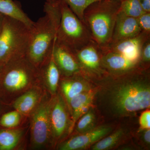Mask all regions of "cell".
<instances>
[{
	"label": "cell",
	"mask_w": 150,
	"mask_h": 150,
	"mask_svg": "<svg viewBox=\"0 0 150 150\" xmlns=\"http://www.w3.org/2000/svg\"><path fill=\"white\" fill-rule=\"evenodd\" d=\"M150 38L149 33L142 31L134 37L120 40L111 44L106 50L120 53L131 61L139 64L142 67L140 63L142 47L145 42Z\"/></svg>",
	"instance_id": "10"
},
{
	"label": "cell",
	"mask_w": 150,
	"mask_h": 150,
	"mask_svg": "<svg viewBox=\"0 0 150 150\" xmlns=\"http://www.w3.org/2000/svg\"><path fill=\"white\" fill-rule=\"evenodd\" d=\"M38 96L34 91H30L20 96L15 101L13 107L20 113L27 114L31 111L37 103Z\"/></svg>",
	"instance_id": "18"
},
{
	"label": "cell",
	"mask_w": 150,
	"mask_h": 150,
	"mask_svg": "<svg viewBox=\"0 0 150 150\" xmlns=\"http://www.w3.org/2000/svg\"><path fill=\"white\" fill-rule=\"evenodd\" d=\"M124 135V132L123 129H118L111 135L104 137L93 146L92 145L91 149L93 150L110 149L118 144Z\"/></svg>",
	"instance_id": "20"
},
{
	"label": "cell",
	"mask_w": 150,
	"mask_h": 150,
	"mask_svg": "<svg viewBox=\"0 0 150 150\" xmlns=\"http://www.w3.org/2000/svg\"><path fill=\"white\" fill-rule=\"evenodd\" d=\"M0 14L22 22L30 28L34 21L28 17L18 2L13 0H0Z\"/></svg>",
	"instance_id": "15"
},
{
	"label": "cell",
	"mask_w": 150,
	"mask_h": 150,
	"mask_svg": "<svg viewBox=\"0 0 150 150\" xmlns=\"http://www.w3.org/2000/svg\"><path fill=\"white\" fill-rule=\"evenodd\" d=\"M30 29L20 21L5 16L0 32V67L13 59L26 56Z\"/></svg>",
	"instance_id": "4"
},
{
	"label": "cell",
	"mask_w": 150,
	"mask_h": 150,
	"mask_svg": "<svg viewBox=\"0 0 150 150\" xmlns=\"http://www.w3.org/2000/svg\"><path fill=\"white\" fill-rule=\"evenodd\" d=\"M65 102L62 97L54 98L50 113L51 132L56 139L63 136L68 129L69 119Z\"/></svg>",
	"instance_id": "13"
},
{
	"label": "cell",
	"mask_w": 150,
	"mask_h": 150,
	"mask_svg": "<svg viewBox=\"0 0 150 150\" xmlns=\"http://www.w3.org/2000/svg\"><path fill=\"white\" fill-rule=\"evenodd\" d=\"M94 98L105 115L115 118L132 116L149 108L150 72L139 69L119 76L107 75L100 79Z\"/></svg>",
	"instance_id": "1"
},
{
	"label": "cell",
	"mask_w": 150,
	"mask_h": 150,
	"mask_svg": "<svg viewBox=\"0 0 150 150\" xmlns=\"http://www.w3.org/2000/svg\"><path fill=\"white\" fill-rule=\"evenodd\" d=\"M144 133L143 134V141L145 144L149 145L150 144V129H145Z\"/></svg>",
	"instance_id": "29"
},
{
	"label": "cell",
	"mask_w": 150,
	"mask_h": 150,
	"mask_svg": "<svg viewBox=\"0 0 150 150\" xmlns=\"http://www.w3.org/2000/svg\"><path fill=\"white\" fill-rule=\"evenodd\" d=\"M61 18L56 41L75 52L92 40L86 25L62 0L59 4Z\"/></svg>",
	"instance_id": "5"
},
{
	"label": "cell",
	"mask_w": 150,
	"mask_h": 150,
	"mask_svg": "<svg viewBox=\"0 0 150 150\" xmlns=\"http://www.w3.org/2000/svg\"><path fill=\"white\" fill-rule=\"evenodd\" d=\"M114 1H117L121 2L123 1V0H114Z\"/></svg>",
	"instance_id": "32"
},
{
	"label": "cell",
	"mask_w": 150,
	"mask_h": 150,
	"mask_svg": "<svg viewBox=\"0 0 150 150\" xmlns=\"http://www.w3.org/2000/svg\"><path fill=\"white\" fill-rule=\"evenodd\" d=\"M54 99L43 103L35 110L33 118L31 140L36 148L46 144L51 132L50 113Z\"/></svg>",
	"instance_id": "7"
},
{
	"label": "cell",
	"mask_w": 150,
	"mask_h": 150,
	"mask_svg": "<svg viewBox=\"0 0 150 150\" xmlns=\"http://www.w3.org/2000/svg\"><path fill=\"white\" fill-rule=\"evenodd\" d=\"M140 4L144 12H150V0H139Z\"/></svg>",
	"instance_id": "28"
},
{
	"label": "cell",
	"mask_w": 150,
	"mask_h": 150,
	"mask_svg": "<svg viewBox=\"0 0 150 150\" xmlns=\"http://www.w3.org/2000/svg\"><path fill=\"white\" fill-rule=\"evenodd\" d=\"M121 2L99 0L87 7L84 12V23L92 40L104 51L110 45Z\"/></svg>",
	"instance_id": "3"
},
{
	"label": "cell",
	"mask_w": 150,
	"mask_h": 150,
	"mask_svg": "<svg viewBox=\"0 0 150 150\" xmlns=\"http://www.w3.org/2000/svg\"><path fill=\"white\" fill-rule=\"evenodd\" d=\"M101 63L108 74L111 76H119L137 69H144L122 54L109 50L103 51Z\"/></svg>",
	"instance_id": "8"
},
{
	"label": "cell",
	"mask_w": 150,
	"mask_h": 150,
	"mask_svg": "<svg viewBox=\"0 0 150 150\" xmlns=\"http://www.w3.org/2000/svg\"><path fill=\"white\" fill-rule=\"evenodd\" d=\"M2 68V67H0V73H1V71Z\"/></svg>",
	"instance_id": "33"
},
{
	"label": "cell",
	"mask_w": 150,
	"mask_h": 150,
	"mask_svg": "<svg viewBox=\"0 0 150 150\" xmlns=\"http://www.w3.org/2000/svg\"><path fill=\"white\" fill-rule=\"evenodd\" d=\"M74 52L82 75L100 79L108 74L101 63L103 51L94 40Z\"/></svg>",
	"instance_id": "6"
},
{
	"label": "cell",
	"mask_w": 150,
	"mask_h": 150,
	"mask_svg": "<svg viewBox=\"0 0 150 150\" xmlns=\"http://www.w3.org/2000/svg\"><path fill=\"white\" fill-rule=\"evenodd\" d=\"M43 11L45 15L34 22L30 29L26 55L37 67L46 59L52 49L61 18L59 4L53 5L46 2Z\"/></svg>",
	"instance_id": "2"
},
{
	"label": "cell",
	"mask_w": 150,
	"mask_h": 150,
	"mask_svg": "<svg viewBox=\"0 0 150 150\" xmlns=\"http://www.w3.org/2000/svg\"><path fill=\"white\" fill-rule=\"evenodd\" d=\"M73 12L84 23V12L86 8L93 3L99 0H62Z\"/></svg>",
	"instance_id": "23"
},
{
	"label": "cell",
	"mask_w": 150,
	"mask_h": 150,
	"mask_svg": "<svg viewBox=\"0 0 150 150\" xmlns=\"http://www.w3.org/2000/svg\"><path fill=\"white\" fill-rule=\"evenodd\" d=\"M141 32L137 18L128 16L119 11L109 46L120 40L134 37Z\"/></svg>",
	"instance_id": "12"
},
{
	"label": "cell",
	"mask_w": 150,
	"mask_h": 150,
	"mask_svg": "<svg viewBox=\"0 0 150 150\" xmlns=\"http://www.w3.org/2000/svg\"><path fill=\"white\" fill-rule=\"evenodd\" d=\"M112 130V128L108 126L96 127L91 130L79 134L65 142L59 147V149H85L106 137Z\"/></svg>",
	"instance_id": "9"
},
{
	"label": "cell",
	"mask_w": 150,
	"mask_h": 150,
	"mask_svg": "<svg viewBox=\"0 0 150 150\" xmlns=\"http://www.w3.org/2000/svg\"><path fill=\"white\" fill-rule=\"evenodd\" d=\"M46 2L53 5L59 4L61 0H46Z\"/></svg>",
	"instance_id": "30"
},
{
	"label": "cell",
	"mask_w": 150,
	"mask_h": 150,
	"mask_svg": "<svg viewBox=\"0 0 150 150\" xmlns=\"http://www.w3.org/2000/svg\"><path fill=\"white\" fill-rule=\"evenodd\" d=\"M5 16L0 14V32L2 28L3 23H4V19Z\"/></svg>",
	"instance_id": "31"
},
{
	"label": "cell",
	"mask_w": 150,
	"mask_h": 150,
	"mask_svg": "<svg viewBox=\"0 0 150 150\" xmlns=\"http://www.w3.org/2000/svg\"><path fill=\"white\" fill-rule=\"evenodd\" d=\"M119 11L128 16L135 18H138L145 13L139 0H123L121 2Z\"/></svg>",
	"instance_id": "22"
},
{
	"label": "cell",
	"mask_w": 150,
	"mask_h": 150,
	"mask_svg": "<svg viewBox=\"0 0 150 150\" xmlns=\"http://www.w3.org/2000/svg\"><path fill=\"white\" fill-rule=\"evenodd\" d=\"M21 131L8 129L0 131V150H11L15 148L20 139Z\"/></svg>",
	"instance_id": "19"
},
{
	"label": "cell",
	"mask_w": 150,
	"mask_h": 150,
	"mask_svg": "<svg viewBox=\"0 0 150 150\" xmlns=\"http://www.w3.org/2000/svg\"><path fill=\"white\" fill-rule=\"evenodd\" d=\"M95 94V90L91 89L77 95L70 100L69 105L71 111L72 121L70 126V132L72 131L79 119L91 107Z\"/></svg>",
	"instance_id": "14"
},
{
	"label": "cell",
	"mask_w": 150,
	"mask_h": 150,
	"mask_svg": "<svg viewBox=\"0 0 150 150\" xmlns=\"http://www.w3.org/2000/svg\"><path fill=\"white\" fill-rule=\"evenodd\" d=\"M150 62V38L144 43L141 51L140 63L144 69H149Z\"/></svg>",
	"instance_id": "25"
},
{
	"label": "cell",
	"mask_w": 150,
	"mask_h": 150,
	"mask_svg": "<svg viewBox=\"0 0 150 150\" xmlns=\"http://www.w3.org/2000/svg\"><path fill=\"white\" fill-rule=\"evenodd\" d=\"M139 123L141 129H150V112L149 110H146L142 112L140 117Z\"/></svg>",
	"instance_id": "27"
},
{
	"label": "cell",
	"mask_w": 150,
	"mask_h": 150,
	"mask_svg": "<svg viewBox=\"0 0 150 150\" xmlns=\"http://www.w3.org/2000/svg\"><path fill=\"white\" fill-rule=\"evenodd\" d=\"M141 30L150 34V12H145L137 18Z\"/></svg>",
	"instance_id": "26"
},
{
	"label": "cell",
	"mask_w": 150,
	"mask_h": 150,
	"mask_svg": "<svg viewBox=\"0 0 150 150\" xmlns=\"http://www.w3.org/2000/svg\"><path fill=\"white\" fill-rule=\"evenodd\" d=\"M81 74L78 75V79H64L62 81V88L68 104L71 100L80 93L88 91L91 89L83 78L79 79Z\"/></svg>",
	"instance_id": "16"
},
{
	"label": "cell",
	"mask_w": 150,
	"mask_h": 150,
	"mask_svg": "<svg viewBox=\"0 0 150 150\" xmlns=\"http://www.w3.org/2000/svg\"><path fill=\"white\" fill-rule=\"evenodd\" d=\"M79 120L76 130L79 134L91 130L96 127L95 113L91 107Z\"/></svg>",
	"instance_id": "21"
},
{
	"label": "cell",
	"mask_w": 150,
	"mask_h": 150,
	"mask_svg": "<svg viewBox=\"0 0 150 150\" xmlns=\"http://www.w3.org/2000/svg\"><path fill=\"white\" fill-rule=\"evenodd\" d=\"M54 45L49 54L43 62L46 63L43 74L50 91L52 93L54 94L56 93L57 90L61 74L53 56Z\"/></svg>",
	"instance_id": "17"
},
{
	"label": "cell",
	"mask_w": 150,
	"mask_h": 150,
	"mask_svg": "<svg viewBox=\"0 0 150 150\" xmlns=\"http://www.w3.org/2000/svg\"><path fill=\"white\" fill-rule=\"evenodd\" d=\"M20 114L16 110L5 113L0 119V125L7 129L16 127L20 121Z\"/></svg>",
	"instance_id": "24"
},
{
	"label": "cell",
	"mask_w": 150,
	"mask_h": 150,
	"mask_svg": "<svg viewBox=\"0 0 150 150\" xmlns=\"http://www.w3.org/2000/svg\"><path fill=\"white\" fill-rule=\"evenodd\" d=\"M54 61L60 74L66 77L81 74V69L74 52L70 48L56 41L53 50Z\"/></svg>",
	"instance_id": "11"
}]
</instances>
